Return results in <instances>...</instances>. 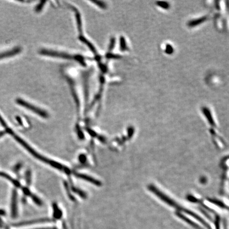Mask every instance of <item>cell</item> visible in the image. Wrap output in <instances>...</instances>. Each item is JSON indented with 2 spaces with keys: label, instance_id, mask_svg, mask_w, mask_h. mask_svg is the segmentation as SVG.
I'll use <instances>...</instances> for the list:
<instances>
[{
  "label": "cell",
  "instance_id": "1",
  "mask_svg": "<svg viewBox=\"0 0 229 229\" xmlns=\"http://www.w3.org/2000/svg\"><path fill=\"white\" fill-rule=\"evenodd\" d=\"M5 132L12 136L13 137L15 138V140H17L18 143H20V144L23 148H25V149H26L35 158H37V159L40 160V161H41L43 162L46 163H47L48 165H49L52 166L53 167L56 168L57 169H59L60 170H62V171H64L65 173H67L69 174V173H70V171L69 169V168H67V167H64V166L62 165L61 164H60L59 163L56 162H55L54 161L49 160L48 159L45 158L44 157H43V156H42V155L40 154L36 151H35L30 146H29L28 144L27 143L25 142L24 140L20 138L19 136L15 135V133H13L12 130L11 129H10L9 127H7V128H5Z\"/></svg>",
  "mask_w": 229,
  "mask_h": 229
},
{
  "label": "cell",
  "instance_id": "2",
  "mask_svg": "<svg viewBox=\"0 0 229 229\" xmlns=\"http://www.w3.org/2000/svg\"><path fill=\"white\" fill-rule=\"evenodd\" d=\"M16 102L19 105L22 106L25 108L27 109L30 111L35 113H36L39 116H41L42 117L46 118L48 117V114L46 111L42 110L40 108H38L32 104H30L29 102H28L27 101H25L22 99L18 98L16 100Z\"/></svg>",
  "mask_w": 229,
  "mask_h": 229
},
{
  "label": "cell",
  "instance_id": "3",
  "mask_svg": "<svg viewBox=\"0 0 229 229\" xmlns=\"http://www.w3.org/2000/svg\"><path fill=\"white\" fill-rule=\"evenodd\" d=\"M21 52V48L19 47H16L7 50V52H2L0 53V60L9 58L11 57L15 56L16 55L19 54Z\"/></svg>",
  "mask_w": 229,
  "mask_h": 229
},
{
  "label": "cell",
  "instance_id": "4",
  "mask_svg": "<svg viewBox=\"0 0 229 229\" xmlns=\"http://www.w3.org/2000/svg\"><path fill=\"white\" fill-rule=\"evenodd\" d=\"M18 194L17 190H13L12 200H11V215L12 217L15 218L17 215Z\"/></svg>",
  "mask_w": 229,
  "mask_h": 229
},
{
  "label": "cell",
  "instance_id": "5",
  "mask_svg": "<svg viewBox=\"0 0 229 229\" xmlns=\"http://www.w3.org/2000/svg\"><path fill=\"white\" fill-rule=\"evenodd\" d=\"M75 175L77 177L79 178L80 179L81 178L82 179L89 181V182L94 184V185H97V186L101 185V182L99 181L98 180L94 179L93 178L90 177H89L88 176L83 175V174H80V173H76Z\"/></svg>",
  "mask_w": 229,
  "mask_h": 229
},
{
  "label": "cell",
  "instance_id": "6",
  "mask_svg": "<svg viewBox=\"0 0 229 229\" xmlns=\"http://www.w3.org/2000/svg\"><path fill=\"white\" fill-rule=\"evenodd\" d=\"M0 176L4 177L8 180H9L10 182H12L13 185H15L16 187L20 188L21 187V184L17 180H15L10 176V175H8L6 173L0 172Z\"/></svg>",
  "mask_w": 229,
  "mask_h": 229
},
{
  "label": "cell",
  "instance_id": "7",
  "mask_svg": "<svg viewBox=\"0 0 229 229\" xmlns=\"http://www.w3.org/2000/svg\"><path fill=\"white\" fill-rule=\"evenodd\" d=\"M206 19V18L204 17L200 18V19H198L197 20H192V21H190L189 22L188 25L190 27H194V26H195L196 25L201 23Z\"/></svg>",
  "mask_w": 229,
  "mask_h": 229
},
{
  "label": "cell",
  "instance_id": "8",
  "mask_svg": "<svg viewBox=\"0 0 229 229\" xmlns=\"http://www.w3.org/2000/svg\"><path fill=\"white\" fill-rule=\"evenodd\" d=\"M30 196L32 198L33 200H34L37 204L41 205V204H42V202H41V200H40L38 197L35 196V195H31Z\"/></svg>",
  "mask_w": 229,
  "mask_h": 229
},
{
  "label": "cell",
  "instance_id": "9",
  "mask_svg": "<svg viewBox=\"0 0 229 229\" xmlns=\"http://www.w3.org/2000/svg\"><path fill=\"white\" fill-rule=\"evenodd\" d=\"M158 5H159L161 7L167 9L169 7V5L167 3L165 2H158Z\"/></svg>",
  "mask_w": 229,
  "mask_h": 229
},
{
  "label": "cell",
  "instance_id": "10",
  "mask_svg": "<svg viewBox=\"0 0 229 229\" xmlns=\"http://www.w3.org/2000/svg\"><path fill=\"white\" fill-rule=\"evenodd\" d=\"M30 176H31V173H30L29 171H28L26 173V181H27V184H28V185H29L30 184V179H31L30 178Z\"/></svg>",
  "mask_w": 229,
  "mask_h": 229
},
{
  "label": "cell",
  "instance_id": "11",
  "mask_svg": "<svg viewBox=\"0 0 229 229\" xmlns=\"http://www.w3.org/2000/svg\"><path fill=\"white\" fill-rule=\"evenodd\" d=\"M0 123H1V124L3 126H4L5 128L8 127L7 125V124L5 123V121H4V119H3L2 117H1V115H0Z\"/></svg>",
  "mask_w": 229,
  "mask_h": 229
},
{
  "label": "cell",
  "instance_id": "12",
  "mask_svg": "<svg viewBox=\"0 0 229 229\" xmlns=\"http://www.w3.org/2000/svg\"><path fill=\"white\" fill-rule=\"evenodd\" d=\"M22 191H23V192H24V194L26 195H27V196H31V195L29 190V189H28L27 188H22Z\"/></svg>",
  "mask_w": 229,
  "mask_h": 229
},
{
  "label": "cell",
  "instance_id": "13",
  "mask_svg": "<svg viewBox=\"0 0 229 229\" xmlns=\"http://www.w3.org/2000/svg\"><path fill=\"white\" fill-rule=\"evenodd\" d=\"M21 168V165H17V166H15V170H16V171H18V170H19V169H20V168Z\"/></svg>",
  "mask_w": 229,
  "mask_h": 229
},
{
  "label": "cell",
  "instance_id": "14",
  "mask_svg": "<svg viewBox=\"0 0 229 229\" xmlns=\"http://www.w3.org/2000/svg\"><path fill=\"white\" fill-rule=\"evenodd\" d=\"M5 132H0V138L1 137V136H2L4 134H5Z\"/></svg>",
  "mask_w": 229,
  "mask_h": 229
}]
</instances>
